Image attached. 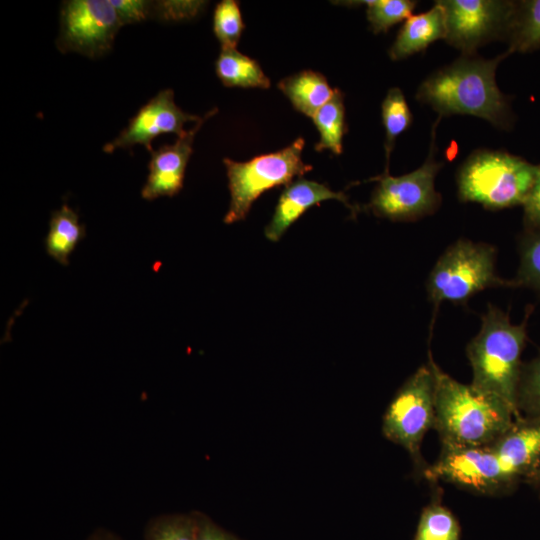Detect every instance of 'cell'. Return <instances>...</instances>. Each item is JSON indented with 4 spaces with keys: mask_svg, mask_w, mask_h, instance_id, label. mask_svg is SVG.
<instances>
[{
    "mask_svg": "<svg viewBox=\"0 0 540 540\" xmlns=\"http://www.w3.org/2000/svg\"><path fill=\"white\" fill-rule=\"evenodd\" d=\"M509 55L507 51L492 59L462 55L427 77L416 99L430 106L440 118L470 115L508 130L513 114L508 97L496 83V69Z\"/></svg>",
    "mask_w": 540,
    "mask_h": 540,
    "instance_id": "cell-1",
    "label": "cell"
},
{
    "mask_svg": "<svg viewBox=\"0 0 540 540\" xmlns=\"http://www.w3.org/2000/svg\"><path fill=\"white\" fill-rule=\"evenodd\" d=\"M435 375V425L442 444L487 446L516 420L501 399L463 384L429 358Z\"/></svg>",
    "mask_w": 540,
    "mask_h": 540,
    "instance_id": "cell-2",
    "label": "cell"
},
{
    "mask_svg": "<svg viewBox=\"0 0 540 540\" xmlns=\"http://www.w3.org/2000/svg\"><path fill=\"white\" fill-rule=\"evenodd\" d=\"M531 312L529 306L522 323L513 324L508 314L489 304L479 332L466 347L473 373L470 384L503 400L513 410L516 420L521 418L516 407V391Z\"/></svg>",
    "mask_w": 540,
    "mask_h": 540,
    "instance_id": "cell-3",
    "label": "cell"
},
{
    "mask_svg": "<svg viewBox=\"0 0 540 540\" xmlns=\"http://www.w3.org/2000/svg\"><path fill=\"white\" fill-rule=\"evenodd\" d=\"M537 165L507 153L474 151L457 172L458 198L488 210L523 205L535 180Z\"/></svg>",
    "mask_w": 540,
    "mask_h": 540,
    "instance_id": "cell-4",
    "label": "cell"
},
{
    "mask_svg": "<svg viewBox=\"0 0 540 540\" xmlns=\"http://www.w3.org/2000/svg\"><path fill=\"white\" fill-rule=\"evenodd\" d=\"M496 254L494 246L467 239L450 245L433 266L426 283L428 298L435 308L445 301L463 305L490 287H512V281L496 273Z\"/></svg>",
    "mask_w": 540,
    "mask_h": 540,
    "instance_id": "cell-5",
    "label": "cell"
},
{
    "mask_svg": "<svg viewBox=\"0 0 540 540\" xmlns=\"http://www.w3.org/2000/svg\"><path fill=\"white\" fill-rule=\"evenodd\" d=\"M304 139L298 138L280 151L259 155L246 162L225 158L230 204L224 223L232 224L246 218L253 202L266 190L289 185L313 169L302 161Z\"/></svg>",
    "mask_w": 540,
    "mask_h": 540,
    "instance_id": "cell-6",
    "label": "cell"
},
{
    "mask_svg": "<svg viewBox=\"0 0 540 540\" xmlns=\"http://www.w3.org/2000/svg\"><path fill=\"white\" fill-rule=\"evenodd\" d=\"M435 425V375L431 364L420 366L399 388L382 423L383 435L402 446L411 456L416 472L427 465L420 447L425 434Z\"/></svg>",
    "mask_w": 540,
    "mask_h": 540,
    "instance_id": "cell-7",
    "label": "cell"
},
{
    "mask_svg": "<svg viewBox=\"0 0 540 540\" xmlns=\"http://www.w3.org/2000/svg\"><path fill=\"white\" fill-rule=\"evenodd\" d=\"M437 121L432 127L429 154L416 170L394 177L389 170L375 178L378 182L366 209L375 216L391 221L410 222L419 220L437 211L441 195L435 189V177L443 162L435 159V132Z\"/></svg>",
    "mask_w": 540,
    "mask_h": 540,
    "instance_id": "cell-8",
    "label": "cell"
},
{
    "mask_svg": "<svg viewBox=\"0 0 540 540\" xmlns=\"http://www.w3.org/2000/svg\"><path fill=\"white\" fill-rule=\"evenodd\" d=\"M445 14V41L461 51L475 55L489 42L507 40L517 1L438 0Z\"/></svg>",
    "mask_w": 540,
    "mask_h": 540,
    "instance_id": "cell-9",
    "label": "cell"
},
{
    "mask_svg": "<svg viewBox=\"0 0 540 540\" xmlns=\"http://www.w3.org/2000/svg\"><path fill=\"white\" fill-rule=\"evenodd\" d=\"M122 26L110 0L63 1L56 46L62 53L97 59L111 51Z\"/></svg>",
    "mask_w": 540,
    "mask_h": 540,
    "instance_id": "cell-10",
    "label": "cell"
},
{
    "mask_svg": "<svg viewBox=\"0 0 540 540\" xmlns=\"http://www.w3.org/2000/svg\"><path fill=\"white\" fill-rule=\"evenodd\" d=\"M428 480H441L481 494L495 495L516 482L487 446L442 444L438 460L424 471Z\"/></svg>",
    "mask_w": 540,
    "mask_h": 540,
    "instance_id": "cell-11",
    "label": "cell"
},
{
    "mask_svg": "<svg viewBox=\"0 0 540 540\" xmlns=\"http://www.w3.org/2000/svg\"><path fill=\"white\" fill-rule=\"evenodd\" d=\"M203 117L185 113L174 101L171 89L160 91L156 96L143 105L129 120L125 129L111 142L103 147L106 153L116 149H130L141 144L152 152V141L161 134L184 135V125L187 122H199Z\"/></svg>",
    "mask_w": 540,
    "mask_h": 540,
    "instance_id": "cell-12",
    "label": "cell"
},
{
    "mask_svg": "<svg viewBox=\"0 0 540 540\" xmlns=\"http://www.w3.org/2000/svg\"><path fill=\"white\" fill-rule=\"evenodd\" d=\"M217 112L209 111L193 128L170 145H163L151 153L149 174L141 190L142 198L154 200L162 196L172 197L183 187L185 169L193 151V140L202 124Z\"/></svg>",
    "mask_w": 540,
    "mask_h": 540,
    "instance_id": "cell-13",
    "label": "cell"
},
{
    "mask_svg": "<svg viewBox=\"0 0 540 540\" xmlns=\"http://www.w3.org/2000/svg\"><path fill=\"white\" fill-rule=\"evenodd\" d=\"M335 199L342 202L355 216L359 209L350 204L344 192H335L326 184L298 178L282 191L274 214L265 227L268 240L277 242L288 228L309 208L325 200Z\"/></svg>",
    "mask_w": 540,
    "mask_h": 540,
    "instance_id": "cell-14",
    "label": "cell"
},
{
    "mask_svg": "<svg viewBox=\"0 0 540 540\" xmlns=\"http://www.w3.org/2000/svg\"><path fill=\"white\" fill-rule=\"evenodd\" d=\"M506 472L532 481L540 469V420L520 418L489 445Z\"/></svg>",
    "mask_w": 540,
    "mask_h": 540,
    "instance_id": "cell-15",
    "label": "cell"
},
{
    "mask_svg": "<svg viewBox=\"0 0 540 540\" xmlns=\"http://www.w3.org/2000/svg\"><path fill=\"white\" fill-rule=\"evenodd\" d=\"M446 24L442 6L435 1L429 10L411 15L399 30L388 54L394 60H402L424 51L431 43L445 39Z\"/></svg>",
    "mask_w": 540,
    "mask_h": 540,
    "instance_id": "cell-16",
    "label": "cell"
},
{
    "mask_svg": "<svg viewBox=\"0 0 540 540\" xmlns=\"http://www.w3.org/2000/svg\"><path fill=\"white\" fill-rule=\"evenodd\" d=\"M278 88L297 111L310 118L330 100L335 91L321 73L312 70H304L282 79Z\"/></svg>",
    "mask_w": 540,
    "mask_h": 540,
    "instance_id": "cell-17",
    "label": "cell"
},
{
    "mask_svg": "<svg viewBox=\"0 0 540 540\" xmlns=\"http://www.w3.org/2000/svg\"><path fill=\"white\" fill-rule=\"evenodd\" d=\"M84 236L85 226L79 222L77 212L64 204L51 214L45 239L46 252L58 263L67 266L70 254Z\"/></svg>",
    "mask_w": 540,
    "mask_h": 540,
    "instance_id": "cell-18",
    "label": "cell"
},
{
    "mask_svg": "<svg viewBox=\"0 0 540 540\" xmlns=\"http://www.w3.org/2000/svg\"><path fill=\"white\" fill-rule=\"evenodd\" d=\"M218 78L227 87L263 88L270 87V80L258 62L236 48H221L215 62Z\"/></svg>",
    "mask_w": 540,
    "mask_h": 540,
    "instance_id": "cell-19",
    "label": "cell"
},
{
    "mask_svg": "<svg viewBox=\"0 0 540 540\" xmlns=\"http://www.w3.org/2000/svg\"><path fill=\"white\" fill-rule=\"evenodd\" d=\"M319 131L320 140L315 150H330L336 155L343 152V136L346 132L343 93L335 89L333 96L312 118Z\"/></svg>",
    "mask_w": 540,
    "mask_h": 540,
    "instance_id": "cell-20",
    "label": "cell"
},
{
    "mask_svg": "<svg viewBox=\"0 0 540 540\" xmlns=\"http://www.w3.org/2000/svg\"><path fill=\"white\" fill-rule=\"evenodd\" d=\"M506 41L509 54L532 52L540 48V0L517 1Z\"/></svg>",
    "mask_w": 540,
    "mask_h": 540,
    "instance_id": "cell-21",
    "label": "cell"
},
{
    "mask_svg": "<svg viewBox=\"0 0 540 540\" xmlns=\"http://www.w3.org/2000/svg\"><path fill=\"white\" fill-rule=\"evenodd\" d=\"M461 534L458 518L437 500L422 509L412 540H461Z\"/></svg>",
    "mask_w": 540,
    "mask_h": 540,
    "instance_id": "cell-22",
    "label": "cell"
},
{
    "mask_svg": "<svg viewBox=\"0 0 540 540\" xmlns=\"http://www.w3.org/2000/svg\"><path fill=\"white\" fill-rule=\"evenodd\" d=\"M381 114L385 130V170H389V158L395 141L412 122V113L400 88L393 87L388 90L381 105Z\"/></svg>",
    "mask_w": 540,
    "mask_h": 540,
    "instance_id": "cell-23",
    "label": "cell"
},
{
    "mask_svg": "<svg viewBox=\"0 0 540 540\" xmlns=\"http://www.w3.org/2000/svg\"><path fill=\"white\" fill-rule=\"evenodd\" d=\"M195 512L167 513L151 518L144 529V540H196Z\"/></svg>",
    "mask_w": 540,
    "mask_h": 540,
    "instance_id": "cell-24",
    "label": "cell"
},
{
    "mask_svg": "<svg viewBox=\"0 0 540 540\" xmlns=\"http://www.w3.org/2000/svg\"><path fill=\"white\" fill-rule=\"evenodd\" d=\"M516 407L521 418L540 420V353L522 363Z\"/></svg>",
    "mask_w": 540,
    "mask_h": 540,
    "instance_id": "cell-25",
    "label": "cell"
},
{
    "mask_svg": "<svg viewBox=\"0 0 540 540\" xmlns=\"http://www.w3.org/2000/svg\"><path fill=\"white\" fill-rule=\"evenodd\" d=\"M512 287H526L540 295V227L527 229L520 242L519 268Z\"/></svg>",
    "mask_w": 540,
    "mask_h": 540,
    "instance_id": "cell-26",
    "label": "cell"
},
{
    "mask_svg": "<svg viewBox=\"0 0 540 540\" xmlns=\"http://www.w3.org/2000/svg\"><path fill=\"white\" fill-rule=\"evenodd\" d=\"M417 2L412 0L367 1L366 16L374 33L386 32L391 26L412 15Z\"/></svg>",
    "mask_w": 540,
    "mask_h": 540,
    "instance_id": "cell-27",
    "label": "cell"
},
{
    "mask_svg": "<svg viewBox=\"0 0 540 540\" xmlns=\"http://www.w3.org/2000/svg\"><path fill=\"white\" fill-rule=\"evenodd\" d=\"M245 25L238 2L223 0L214 11L213 31L221 48H236Z\"/></svg>",
    "mask_w": 540,
    "mask_h": 540,
    "instance_id": "cell-28",
    "label": "cell"
},
{
    "mask_svg": "<svg viewBox=\"0 0 540 540\" xmlns=\"http://www.w3.org/2000/svg\"><path fill=\"white\" fill-rule=\"evenodd\" d=\"M205 4L203 1H153L152 19L163 22L190 19L195 17Z\"/></svg>",
    "mask_w": 540,
    "mask_h": 540,
    "instance_id": "cell-29",
    "label": "cell"
},
{
    "mask_svg": "<svg viewBox=\"0 0 540 540\" xmlns=\"http://www.w3.org/2000/svg\"><path fill=\"white\" fill-rule=\"evenodd\" d=\"M122 25L135 24L152 19L153 1L150 0H110Z\"/></svg>",
    "mask_w": 540,
    "mask_h": 540,
    "instance_id": "cell-30",
    "label": "cell"
},
{
    "mask_svg": "<svg viewBox=\"0 0 540 540\" xmlns=\"http://www.w3.org/2000/svg\"><path fill=\"white\" fill-rule=\"evenodd\" d=\"M197 520L196 540H242L218 525L208 515L194 511Z\"/></svg>",
    "mask_w": 540,
    "mask_h": 540,
    "instance_id": "cell-31",
    "label": "cell"
},
{
    "mask_svg": "<svg viewBox=\"0 0 540 540\" xmlns=\"http://www.w3.org/2000/svg\"><path fill=\"white\" fill-rule=\"evenodd\" d=\"M522 206L527 229L540 227V164L537 165L534 183Z\"/></svg>",
    "mask_w": 540,
    "mask_h": 540,
    "instance_id": "cell-32",
    "label": "cell"
},
{
    "mask_svg": "<svg viewBox=\"0 0 540 540\" xmlns=\"http://www.w3.org/2000/svg\"><path fill=\"white\" fill-rule=\"evenodd\" d=\"M84 540H124L116 533L106 529V528H97L92 533H90Z\"/></svg>",
    "mask_w": 540,
    "mask_h": 540,
    "instance_id": "cell-33",
    "label": "cell"
},
{
    "mask_svg": "<svg viewBox=\"0 0 540 540\" xmlns=\"http://www.w3.org/2000/svg\"><path fill=\"white\" fill-rule=\"evenodd\" d=\"M531 482L533 483L534 487L536 488L540 496V469Z\"/></svg>",
    "mask_w": 540,
    "mask_h": 540,
    "instance_id": "cell-34",
    "label": "cell"
}]
</instances>
